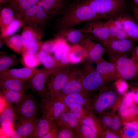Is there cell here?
<instances>
[{
	"label": "cell",
	"mask_w": 138,
	"mask_h": 138,
	"mask_svg": "<svg viewBox=\"0 0 138 138\" xmlns=\"http://www.w3.org/2000/svg\"><path fill=\"white\" fill-rule=\"evenodd\" d=\"M96 69L102 78L105 85L110 84L113 80L120 78V75L115 64L106 61L102 57L97 60Z\"/></svg>",
	"instance_id": "cell-14"
},
{
	"label": "cell",
	"mask_w": 138,
	"mask_h": 138,
	"mask_svg": "<svg viewBox=\"0 0 138 138\" xmlns=\"http://www.w3.org/2000/svg\"><path fill=\"white\" fill-rule=\"evenodd\" d=\"M100 19L87 21L79 29L83 34L92 35L104 45L110 41V31L106 22Z\"/></svg>",
	"instance_id": "cell-9"
},
{
	"label": "cell",
	"mask_w": 138,
	"mask_h": 138,
	"mask_svg": "<svg viewBox=\"0 0 138 138\" xmlns=\"http://www.w3.org/2000/svg\"><path fill=\"white\" fill-rule=\"evenodd\" d=\"M5 44L15 52L21 53L23 48L22 37L16 34L3 39Z\"/></svg>",
	"instance_id": "cell-34"
},
{
	"label": "cell",
	"mask_w": 138,
	"mask_h": 138,
	"mask_svg": "<svg viewBox=\"0 0 138 138\" xmlns=\"http://www.w3.org/2000/svg\"><path fill=\"white\" fill-rule=\"evenodd\" d=\"M74 92H78L87 95L79 79L76 65L72 66L68 81L55 96H63Z\"/></svg>",
	"instance_id": "cell-16"
},
{
	"label": "cell",
	"mask_w": 138,
	"mask_h": 138,
	"mask_svg": "<svg viewBox=\"0 0 138 138\" xmlns=\"http://www.w3.org/2000/svg\"><path fill=\"white\" fill-rule=\"evenodd\" d=\"M1 89H7L25 92L26 86L25 81L12 78L0 77Z\"/></svg>",
	"instance_id": "cell-28"
},
{
	"label": "cell",
	"mask_w": 138,
	"mask_h": 138,
	"mask_svg": "<svg viewBox=\"0 0 138 138\" xmlns=\"http://www.w3.org/2000/svg\"><path fill=\"white\" fill-rule=\"evenodd\" d=\"M63 39L54 38V39L43 41L41 50L47 53H54L58 45Z\"/></svg>",
	"instance_id": "cell-40"
},
{
	"label": "cell",
	"mask_w": 138,
	"mask_h": 138,
	"mask_svg": "<svg viewBox=\"0 0 138 138\" xmlns=\"http://www.w3.org/2000/svg\"><path fill=\"white\" fill-rule=\"evenodd\" d=\"M132 10L134 18L138 24V7L134 5L132 6Z\"/></svg>",
	"instance_id": "cell-54"
},
{
	"label": "cell",
	"mask_w": 138,
	"mask_h": 138,
	"mask_svg": "<svg viewBox=\"0 0 138 138\" xmlns=\"http://www.w3.org/2000/svg\"><path fill=\"white\" fill-rule=\"evenodd\" d=\"M28 67L8 69L0 72V77L12 78L24 81L29 80L40 70Z\"/></svg>",
	"instance_id": "cell-17"
},
{
	"label": "cell",
	"mask_w": 138,
	"mask_h": 138,
	"mask_svg": "<svg viewBox=\"0 0 138 138\" xmlns=\"http://www.w3.org/2000/svg\"><path fill=\"white\" fill-rule=\"evenodd\" d=\"M72 66L63 67L52 73L45 85L43 96L52 97L55 96L68 81Z\"/></svg>",
	"instance_id": "cell-5"
},
{
	"label": "cell",
	"mask_w": 138,
	"mask_h": 138,
	"mask_svg": "<svg viewBox=\"0 0 138 138\" xmlns=\"http://www.w3.org/2000/svg\"><path fill=\"white\" fill-rule=\"evenodd\" d=\"M122 80H119L116 82L115 86L119 93H122L126 89L128 85L124 81Z\"/></svg>",
	"instance_id": "cell-51"
},
{
	"label": "cell",
	"mask_w": 138,
	"mask_h": 138,
	"mask_svg": "<svg viewBox=\"0 0 138 138\" xmlns=\"http://www.w3.org/2000/svg\"><path fill=\"white\" fill-rule=\"evenodd\" d=\"M57 138H78V137L76 130L59 127Z\"/></svg>",
	"instance_id": "cell-44"
},
{
	"label": "cell",
	"mask_w": 138,
	"mask_h": 138,
	"mask_svg": "<svg viewBox=\"0 0 138 138\" xmlns=\"http://www.w3.org/2000/svg\"><path fill=\"white\" fill-rule=\"evenodd\" d=\"M68 44L67 42L65 40L63 39L62 41L59 44L55 51L54 53L53 56L54 57L60 64V60L61 54L65 47Z\"/></svg>",
	"instance_id": "cell-47"
},
{
	"label": "cell",
	"mask_w": 138,
	"mask_h": 138,
	"mask_svg": "<svg viewBox=\"0 0 138 138\" xmlns=\"http://www.w3.org/2000/svg\"><path fill=\"white\" fill-rule=\"evenodd\" d=\"M123 131V136L126 138H138V131L131 128L125 126Z\"/></svg>",
	"instance_id": "cell-49"
},
{
	"label": "cell",
	"mask_w": 138,
	"mask_h": 138,
	"mask_svg": "<svg viewBox=\"0 0 138 138\" xmlns=\"http://www.w3.org/2000/svg\"><path fill=\"white\" fill-rule=\"evenodd\" d=\"M78 138H98L100 136L86 125L81 124L76 130Z\"/></svg>",
	"instance_id": "cell-41"
},
{
	"label": "cell",
	"mask_w": 138,
	"mask_h": 138,
	"mask_svg": "<svg viewBox=\"0 0 138 138\" xmlns=\"http://www.w3.org/2000/svg\"><path fill=\"white\" fill-rule=\"evenodd\" d=\"M15 107L17 120L37 118L38 106L34 98L31 95L25 94L20 103Z\"/></svg>",
	"instance_id": "cell-11"
},
{
	"label": "cell",
	"mask_w": 138,
	"mask_h": 138,
	"mask_svg": "<svg viewBox=\"0 0 138 138\" xmlns=\"http://www.w3.org/2000/svg\"><path fill=\"white\" fill-rule=\"evenodd\" d=\"M103 18L109 19L124 13L127 4L125 0H83Z\"/></svg>",
	"instance_id": "cell-4"
},
{
	"label": "cell",
	"mask_w": 138,
	"mask_h": 138,
	"mask_svg": "<svg viewBox=\"0 0 138 138\" xmlns=\"http://www.w3.org/2000/svg\"><path fill=\"white\" fill-rule=\"evenodd\" d=\"M18 62V58L15 55L1 54L0 56V72L9 69Z\"/></svg>",
	"instance_id": "cell-35"
},
{
	"label": "cell",
	"mask_w": 138,
	"mask_h": 138,
	"mask_svg": "<svg viewBox=\"0 0 138 138\" xmlns=\"http://www.w3.org/2000/svg\"><path fill=\"white\" fill-rule=\"evenodd\" d=\"M39 106L42 116L54 121L68 110L67 106L55 96L42 97Z\"/></svg>",
	"instance_id": "cell-7"
},
{
	"label": "cell",
	"mask_w": 138,
	"mask_h": 138,
	"mask_svg": "<svg viewBox=\"0 0 138 138\" xmlns=\"http://www.w3.org/2000/svg\"><path fill=\"white\" fill-rule=\"evenodd\" d=\"M54 96L66 106L72 104H76L88 107L93 98L92 97L78 92H74L63 96Z\"/></svg>",
	"instance_id": "cell-19"
},
{
	"label": "cell",
	"mask_w": 138,
	"mask_h": 138,
	"mask_svg": "<svg viewBox=\"0 0 138 138\" xmlns=\"http://www.w3.org/2000/svg\"><path fill=\"white\" fill-rule=\"evenodd\" d=\"M131 58L135 63L138 64V45L134 48Z\"/></svg>",
	"instance_id": "cell-53"
},
{
	"label": "cell",
	"mask_w": 138,
	"mask_h": 138,
	"mask_svg": "<svg viewBox=\"0 0 138 138\" xmlns=\"http://www.w3.org/2000/svg\"><path fill=\"white\" fill-rule=\"evenodd\" d=\"M136 41L131 38L110 41L103 46L108 55L126 56L131 55Z\"/></svg>",
	"instance_id": "cell-10"
},
{
	"label": "cell",
	"mask_w": 138,
	"mask_h": 138,
	"mask_svg": "<svg viewBox=\"0 0 138 138\" xmlns=\"http://www.w3.org/2000/svg\"><path fill=\"white\" fill-rule=\"evenodd\" d=\"M132 84L138 85V74L132 80Z\"/></svg>",
	"instance_id": "cell-56"
},
{
	"label": "cell",
	"mask_w": 138,
	"mask_h": 138,
	"mask_svg": "<svg viewBox=\"0 0 138 138\" xmlns=\"http://www.w3.org/2000/svg\"><path fill=\"white\" fill-rule=\"evenodd\" d=\"M58 29L54 36V38L63 39L73 45L80 44L83 34L79 29L67 27Z\"/></svg>",
	"instance_id": "cell-18"
},
{
	"label": "cell",
	"mask_w": 138,
	"mask_h": 138,
	"mask_svg": "<svg viewBox=\"0 0 138 138\" xmlns=\"http://www.w3.org/2000/svg\"><path fill=\"white\" fill-rule=\"evenodd\" d=\"M42 30H39L30 26L23 27L21 34L23 47L29 43L40 41L43 36Z\"/></svg>",
	"instance_id": "cell-27"
},
{
	"label": "cell",
	"mask_w": 138,
	"mask_h": 138,
	"mask_svg": "<svg viewBox=\"0 0 138 138\" xmlns=\"http://www.w3.org/2000/svg\"><path fill=\"white\" fill-rule=\"evenodd\" d=\"M109 61L116 65L120 75L123 79L133 80L138 73V64L128 56L108 55Z\"/></svg>",
	"instance_id": "cell-6"
},
{
	"label": "cell",
	"mask_w": 138,
	"mask_h": 138,
	"mask_svg": "<svg viewBox=\"0 0 138 138\" xmlns=\"http://www.w3.org/2000/svg\"><path fill=\"white\" fill-rule=\"evenodd\" d=\"M70 46L68 44L66 46L61 56L60 62L62 67L70 65L68 57Z\"/></svg>",
	"instance_id": "cell-48"
},
{
	"label": "cell",
	"mask_w": 138,
	"mask_h": 138,
	"mask_svg": "<svg viewBox=\"0 0 138 138\" xmlns=\"http://www.w3.org/2000/svg\"><path fill=\"white\" fill-rule=\"evenodd\" d=\"M11 138H22L21 135L17 132L14 130L9 137Z\"/></svg>",
	"instance_id": "cell-55"
},
{
	"label": "cell",
	"mask_w": 138,
	"mask_h": 138,
	"mask_svg": "<svg viewBox=\"0 0 138 138\" xmlns=\"http://www.w3.org/2000/svg\"><path fill=\"white\" fill-rule=\"evenodd\" d=\"M1 94L6 103L12 105L14 103L16 107L21 101L25 93L6 89H2Z\"/></svg>",
	"instance_id": "cell-32"
},
{
	"label": "cell",
	"mask_w": 138,
	"mask_h": 138,
	"mask_svg": "<svg viewBox=\"0 0 138 138\" xmlns=\"http://www.w3.org/2000/svg\"><path fill=\"white\" fill-rule=\"evenodd\" d=\"M114 111H112L111 122L110 129L115 132L120 129L122 123L120 118L114 113Z\"/></svg>",
	"instance_id": "cell-46"
},
{
	"label": "cell",
	"mask_w": 138,
	"mask_h": 138,
	"mask_svg": "<svg viewBox=\"0 0 138 138\" xmlns=\"http://www.w3.org/2000/svg\"><path fill=\"white\" fill-rule=\"evenodd\" d=\"M61 68L51 70L45 68L40 69L39 71L28 81L29 87L31 90L37 93L42 97L44 91L45 84L47 83L50 75Z\"/></svg>",
	"instance_id": "cell-15"
},
{
	"label": "cell",
	"mask_w": 138,
	"mask_h": 138,
	"mask_svg": "<svg viewBox=\"0 0 138 138\" xmlns=\"http://www.w3.org/2000/svg\"><path fill=\"white\" fill-rule=\"evenodd\" d=\"M134 92L132 91L126 94L123 97L122 102L118 108L119 113L129 107L134 103Z\"/></svg>",
	"instance_id": "cell-42"
},
{
	"label": "cell",
	"mask_w": 138,
	"mask_h": 138,
	"mask_svg": "<svg viewBox=\"0 0 138 138\" xmlns=\"http://www.w3.org/2000/svg\"><path fill=\"white\" fill-rule=\"evenodd\" d=\"M43 41H35L30 42L22 49L21 53L22 56L29 54H36L41 50Z\"/></svg>",
	"instance_id": "cell-38"
},
{
	"label": "cell",
	"mask_w": 138,
	"mask_h": 138,
	"mask_svg": "<svg viewBox=\"0 0 138 138\" xmlns=\"http://www.w3.org/2000/svg\"><path fill=\"white\" fill-rule=\"evenodd\" d=\"M80 44L86 50L88 58L92 62L95 63L106 53L103 45L90 34H83Z\"/></svg>",
	"instance_id": "cell-12"
},
{
	"label": "cell",
	"mask_w": 138,
	"mask_h": 138,
	"mask_svg": "<svg viewBox=\"0 0 138 138\" xmlns=\"http://www.w3.org/2000/svg\"><path fill=\"white\" fill-rule=\"evenodd\" d=\"M67 107L68 110L74 114L80 122L88 112V109L87 107L78 104H72Z\"/></svg>",
	"instance_id": "cell-39"
},
{
	"label": "cell",
	"mask_w": 138,
	"mask_h": 138,
	"mask_svg": "<svg viewBox=\"0 0 138 138\" xmlns=\"http://www.w3.org/2000/svg\"><path fill=\"white\" fill-rule=\"evenodd\" d=\"M39 0H7L6 4L14 11L16 16L20 17L26 10L36 5Z\"/></svg>",
	"instance_id": "cell-25"
},
{
	"label": "cell",
	"mask_w": 138,
	"mask_h": 138,
	"mask_svg": "<svg viewBox=\"0 0 138 138\" xmlns=\"http://www.w3.org/2000/svg\"><path fill=\"white\" fill-rule=\"evenodd\" d=\"M13 10L9 7L3 8L0 12V29L5 27L10 23L15 17Z\"/></svg>",
	"instance_id": "cell-36"
},
{
	"label": "cell",
	"mask_w": 138,
	"mask_h": 138,
	"mask_svg": "<svg viewBox=\"0 0 138 138\" xmlns=\"http://www.w3.org/2000/svg\"><path fill=\"white\" fill-rule=\"evenodd\" d=\"M25 24L21 18L17 16L9 24L0 29V37L4 39L16 33Z\"/></svg>",
	"instance_id": "cell-30"
},
{
	"label": "cell",
	"mask_w": 138,
	"mask_h": 138,
	"mask_svg": "<svg viewBox=\"0 0 138 138\" xmlns=\"http://www.w3.org/2000/svg\"><path fill=\"white\" fill-rule=\"evenodd\" d=\"M17 119L15 107L12 104L6 103L0 113V123L3 127L11 125Z\"/></svg>",
	"instance_id": "cell-29"
},
{
	"label": "cell",
	"mask_w": 138,
	"mask_h": 138,
	"mask_svg": "<svg viewBox=\"0 0 138 138\" xmlns=\"http://www.w3.org/2000/svg\"><path fill=\"white\" fill-rule=\"evenodd\" d=\"M78 0V1H80V0Z\"/></svg>",
	"instance_id": "cell-59"
},
{
	"label": "cell",
	"mask_w": 138,
	"mask_h": 138,
	"mask_svg": "<svg viewBox=\"0 0 138 138\" xmlns=\"http://www.w3.org/2000/svg\"><path fill=\"white\" fill-rule=\"evenodd\" d=\"M135 4V5L138 7V0H131Z\"/></svg>",
	"instance_id": "cell-57"
},
{
	"label": "cell",
	"mask_w": 138,
	"mask_h": 138,
	"mask_svg": "<svg viewBox=\"0 0 138 138\" xmlns=\"http://www.w3.org/2000/svg\"><path fill=\"white\" fill-rule=\"evenodd\" d=\"M20 18L27 25L42 30L50 17L40 6L36 4L25 10Z\"/></svg>",
	"instance_id": "cell-8"
},
{
	"label": "cell",
	"mask_w": 138,
	"mask_h": 138,
	"mask_svg": "<svg viewBox=\"0 0 138 138\" xmlns=\"http://www.w3.org/2000/svg\"><path fill=\"white\" fill-rule=\"evenodd\" d=\"M87 58L76 65L79 79L86 94L90 96L106 85L101 76Z\"/></svg>",
	"instance_id": "cell-3"
},
{
	"label": "cell",
	"mask_w": 138,
	"mask_h": 138,
	"mask_svg": "<svg viewBox=\"0 0 138 138\" xmlns=\"http://www.w3.org/2000/svg\"><path fill=\"white\" fill-rule=\"evenodd\" d=\"M23 62L29 67L34 68L41 64L37 54H29L22 56Z\"/></svg>",
	"instance_id": "cell-43"
},
{
	"label": "cell",
	"mask_w": 138,
	"mask_h": 138,
	"mask_svg": "<svg viewBox=\"0 0 138 138\" xmlns=\"http://www.w3.org/2000/svg\"><path fill=\"white\" fill-rule=\"evenodd\" d=\"M106 22L110 31V41L130 38L123 30L115 24L112 19H110Z\"/></svg>",
	"instance_id": "cell-33"
},
{
	"label": "cell",
	"mask_w": 138,
	"mask_h": 138,
	"mask_svg": "<svg viewBox=\"0 0 138 138\" xmlns=\"http://www.w3.org/2000/svg\"><path fill=\"white\" fill-rule=\"evenodd\" d=\"M68 57L70 65H75L88 58V54L83 45L77 44L70 46Z\"/></svg>",
	"instance_id": "cell-22"
},
{
	"label": "cell",
	"mask_w": 138,
	"mask_h": 138,
	"mask_svg": "<svg viewBox=\"0 0 138 138\" xmlns=\"http://www.w3.org/2000/svg\"><path fill=\"white\" fill-rule=\"evenodd\" d=\"M101 137L106 138H118L120 136L119 135L112 131L105 130L103 133Z\"/></svg>",
	"instance_id": "cell-52"
},
{
	"label": "cell",
	"mask_w": 138,
	"mask_h": 138,
	"mask_svg": "<svg viewBox=\"0 0 138 138\" xmlns=\"http://www.w3.org/2000/svg\"><path fill=\"white\" fill-rule=\"evenodd\" d=\"M7 0H0V3L1 4H6Z\"/></svg>",
	"instance_id": "cell-58"
},
{
	"label": "cell",
	"mask_w": 138,
	"mask_h": 138,
	"mask_svg": "<svg viewBox=\"0 0 138 138\" xmlns=\"http://www.w3.org/2000/svg\"><path fill=\"white\" fill-rule=\"evenodd\" d=\"M124 122L132 121L138 116V106L134 103L126 109L119 113Z\"/></svg>",
	"instance_id": "cell-37"
},
{
	"label": "cell",
	"mask_w": 138,
	"mask_h": 138,
	"mask_svg": "<svg viewBox=\"0 0 138 138\" xmlns=\"http://www.w3.org/2000/svg\"><path fill=\"white\" fill-rule=\"evenodd\" d=\"M56 123L43 116L37 118L33 132L30 137L32 138H42Z\"/></svg>",
	"instance_id": "cell-21"
},
{
	"label": "cell",
	"mask_w": 138,
	"mask_h": 138,
	"mask_svg": "<svg viewBox=\"0 0 138 138\" xmlns=\"http://www.w3.org/2000/svg\"><path fill=\"white\" fill-rule=\"evenodd\" d=\"M121 98L115 85L109 84L105 86L93 96L88 108L98 116L114 108Z\"/></svg>",
	"instance_id": "cell-2"
},
{
	"label": "cell",
	"mask_w": 138,
	"mask_h": 138,
	"mask_svg": "<svg viewBox=\"0 0 138 138\" xmlns=\"http://www.w3.org/2000/svg\"><path fill=\"white\" fill-rule=\"evenodd\" d=\"M55 122L60 127L76 130L81 124L75 116L68 110L63 112Z\"/></svg>",
	"instance_id": "cell-23"
},
{
	"label": "cell",
	"mask_w": 138,
	"mask_h": 138,
	"mask_svg": "<svg viewBox=\"0 0 138 138\" xmlns=\"http://www.w3.org/2000/svg\"><path fill=\"white\" fill-rule=\"evenodd\" d=\"M112 19L115 24L123 30L130 38L138 41V24L134 18L123 13Z\"/></svg>",
	"instance_id": "cell-13"
},
{
	"label": "cell",
	"mask_w": 138,
	"mask_h": 138,
	"mask_svg": "<svg viewBox=\"0 0 138 138\" xmlns=\"http://www.w3.org/2000/svg\"><path fill=\"white\" fill-rule=\"evenodd\" d=\"M112 111H109L97 116L104 131L110 129L111 122Z\"/></svg>",
	"instance_id": "cell-45"
},
{
	"label": "cell",
	"mask_w": 138,
	"mask_h": 138,
	"mask_svg": "<svg viewBox=\"0 0 138 138\" xmlns=\"http://www.w3.org/2000/svg\"></svg>",
	"instance_id": "cell-60"
},
{
	"label": "cell",
	"mask_w": 138,
	"mask_h": 138,
	"mask_svg": "<svg viewBox=\"0 0 138 138\" xmlns=\"http://www.w3.org/2000/svg\"><path fill=\"white\" fill-rule=\"evenodd\" d=\"M37 119H18L14 125V130L23 138L29 137L34 128Z\"/></svg>",
	"instance_id": "cell-24"
},
{
	"label": "cell",
	"mask_w": 138,
	"mask_h": 138,
	"mask_svg": "<svg viewBox=\"0 0 138 138\" xmlns=\"http://www.w3.org/2000/svg\"><path fill=\"white\" fill-rule=\"evenodd\" d=\"M102 18L90 6L82 1L71 5L64 10L56 24L58 29L73 27L84 22Z\"/></svg>",
	"instance_id": "cell-1"
},
{
	"label": "cell",
	"mask_w": 138,
	"mask_h": 138,
	"mask_svg": "<svg viewBox=\"0 0 138 138\" xmlns=\"http://www.w3.org/2000/svg\"><path fill=\"white\" fill-rule=\"evenodd\" d=\"M80 123L87 126L94 132L101 137L104 130L97 116L89 109L87 113L81 120Z\"/></svg>",
	"instance_id": "cell-26"
},
{
	"label": "cell",
	"mask_w": 138,
	"mask_h": 138,
	"mask_svg": "<svg viewBox=\"0 0 138 138\" xmlns=\"http://www.w3.org/2000/svg\"><path fill=\"white\" fill-rule=\"evenodd\" d=\"M36 4L40 6L50 17L63 11L65 3L64 0H39Z\"/></svg>",
	"instance_id": "cell-20"
},
{
	"label": "cell",
	"mask_w": 138,
	"mask_h": 138,
	"mask_svg": "<svg viewBox=\"0 0 138 138\" xmlns=\"http://www.w3.org/2000/svg\"><path fill=\"white\" fill-rule=\"evenodd\" d=\"M59 127L56 123L50 130L42 138H57Z\"/></svg>",
	"instance_id": "cell-50"
},
{
	"label": "cell",
	"mask_w": 138,
	"mask_h": 138,
	"mask_svg": "<svg viewBox=\"0 0 138 138\" xmlns=\"http://www.w3.org/2000/svg\"><path fill=\"white\" fill-rule=\"evenodd\" d=\"M37 54L41 63L45 68L53 70L63 67L50 53L41 50Z\"/></svg>",
	"instance_id": "cell-31"
}]
</instances>
